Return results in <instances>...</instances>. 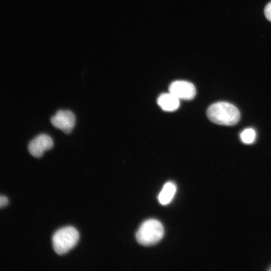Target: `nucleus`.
<instances>
[{
  "label": "nucleus",
  "instance_id": "nucleus-10",
  "mask_svg": "<svg viewBox=\"0 0 271 271\" xmlns=\"http://www.w3.org/2000/svg\"><path fill=\"white\" fill-rule=\"evenodd\" d=\"M264 12L267 19L271 21V2L265 6Z\"/></svg>",
  "mask_w": 271,
  "mask_h": 271
},
{
  "label": "nucleus",
  "instance_id": "nucleus-6",
  "mask_svg": "<svg viewBox=\"0 0 271 271\" xmlns=\"http://www.w3.org/2000/svg\"><path fill=\"white\" fill-rule=\"evenodd\" d=\"M53 145V141L49 136L41 134L30 141L28 149L32 156L40 158L45 151L51 149Z\"/></svg>",
  "mask_w": 271,
  "mask_h": 271
},
{
  "label": "nucleus",
  "instance_id": "nucleus-8",
  "mask_svg": "<svg viewBox=\"0 0 271 271\" xmlns=\"http://www.w3.org/2000/svg\"><path fill=\"white\" fill-rule=\"evenodd\" d=\"M176 192V186L174 183H166L158 195L159 202L164 205L169 204L172 200Z\"/></svg>",
  "mask_w": 271,
  "mask_h": 271
},
{
  "label": "nucleus",
  "instance_id": "nucleus-12",
  "mask_svg": "<svg viewBox=\"0 0 271 271\" xmlns=\"http://www.w3.org/2000/svg\"><path fill=\"white\" fill-rule=\"evenodd\" d=\"M269 270H271V267H270V268L269 269Z\"/></svg>",
  "mask_w": 271,
  "mask_h": 271
},
{
  "label": "nucleus",
  "instance_id": "nucleus-2",
  "mask_svg": "<svg viewBox=\"0 0 271 271\" xmlns=\"http://www.w3.org/2000/svg\"><path fill=\"white\" fill-rule=\"evenodd\" d=\"M164 229L158 220L150 219L144 222L136 233V239L141 244L149 246L158 242L163 237Z\"/></svg>",
  "mask_w": 271,
  "mask_h": 271
},
{
  "label": "nucleus",
  "instance_id": "nucleus-5",
  "mask_svg": "<svg viewBox=\"0 0 271 271\" xmlns=\"http://www.w3.org/2000/svg\"><path fill=\"white\" fill-rule=\"evenodd\" d=\"M169 92L179 99L191 100L196 95V90L194 85L185 80L173 82L169 87Z\"/></svg>",
  "mask_w": 271,
  "mask_h": 271
},
{
  "label": "nucleus",
  "instance_id": "nucleus-7",
  "mask_svg": "<svg viewBox=\"0 0 271 271\" xmlns=\"http://www.w3.org/2000/svg\"><path fill=\"white\" fill-rule=\"evenodd\" d=\"M157 103L163 110L171 112L179 108L180 99L169 92L161 94L158 98Z\"/></svg>",
  "mask_w": 271,
  "mask_h": 271
},
{
  "label": "nucleus",
  "instance_id": "nucleus-1",
  "mask_svg": "<svg viewBox=\"0 0 271 271\" xmlns=\"http://www.w3.org/2000/svg\"><path fill=\"white\" fill-rule=\"evenodd\" d=\"M206 114L210 121L223 125H234L240 117V112L235 106L224 101L211 104L208 108Z\"/></svg>",
  "mask_w": 271,
  "mask_h": 271
},
{
  "label": "nucleus",
  "instance_id": "nucleus-9",
  "mask_svg": "<svg viewBox=\"0 0 271 271\" xmlns=\"http://www.w3.org/2000/svg\"><path fill=\"white\" fill-rule=\"evenodd\" d=\"M241 141L246 144L253 143L255 139L256 133L252 128H247L244 129L240 134Z\"/></svg>",
  "mask_w": 271,
  "mask_h": 271
},
{
  "label": "nucleus",
  "instance_id": "nucleus-4",
  "mask_svg": "<svg viewBox=\"0 0 271 271\" xmlns=\"http://www.w3.org/2000/svg\"><path fill=\"white\" fill-rule=\"evenodd\" d=\"M75 122L74 114L69 110H59L51 118L52 124L66 134H70L72 132Z\"/></svg>",
  "mask_w": 271,
  "mask_h": 271
},
{
  "label": "nucleus",
  "instance_id": "nucleus-11",
  "mask_svg": "<svg viewBox=\"0 0 271 271\" xmlns=\"http://www.w3.org/2000/svg\"><path fill=\"white\" fill-rule=\"evenodd\" d=\"M9 202V200L7 196L0 195V208L7 206Z\"/></svg>",
  "mask_w": 271,
  "mask_h": 271
},
{
  "label": "nucleus",
  "instance_id": "nucleus-3",
  "mask_svg": "<svg viewBox=\"0 0 271 271\" xmlns=\"http://www.w3.org/2000/svg\"><path fill=\"white\" fill-rule=\"evenodd\" d=\"M79 238L77 230L72 226H66L58 230L52 237V244L58 254L67 253L77 244Z\"/></svg>",
  "mask_w": 271,
  "mask_h": 271
}]
</instances>
